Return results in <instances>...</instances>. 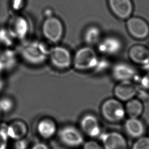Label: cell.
<instances>
[{
	"instance_id": "obj_20",
	"label": "cell",
	"mask_w": 149,
	"mask_h": 149,
	"mask_svg": "<svg viewBox=\"0 0 149 149\" xmlns=\"http://www.w3.org/2000/svg\"><path fill=\"white\" fill-rule=\"evenodd\" d=\"M125 112L130 118H137L143 111V105L137 99H132L127 101L125 106Z\"/></svg>"
},
{
	"instance_id": "obj_31",
	"label": "cell",
	"mask_w": 149,
	"mask_h": 149,
	"mask_svg": "<svg viewBox=\"0 0 149 149\" xmlns=\"http://www.w3.org/2000/svg\"><path fill=\"white\" fill-rule=\"evenodd\" d=\"M31 149H50L49 145L42 142H38L33 145Z\"/></svg>"
},
{
	"instance_id": "obj_6",
	"label": "cell",
	"mask_w": 149,
	"mask_h": 149,
	"mask_svg": "<svg viewBox=\"0 0 149 149\" xmlns=\"http://www.w3.org/2000/svg\"><path fill=\"white\" fill-rule=\"evenodd\" d=\"M58 137L60 141L67 147H79L85 143L82 132L71 125H67L60 129Z\"/></svg>"
},
{
	"instance_id": "obj_14",
	"label": "cell",
	"mask_w": 149,
	"mask_h": 149,
	"mask_svg": "<svg viewBox=\"0 0 149 149\" xmlns=\"http://www.w3.org/2000/svg\"><path fill=\"white\" fill-rule=\"evenodd\" d=\"M113 78L119 82L131 81L135 76L136 72L132 65L125 62L116 63L111 70Z\"/></svg>"
},
{
	"instance_id": "obj_16",
	"label": "cell",
	"mask_w": 149,
	"mask_h": 149,
	"mask_svg": "<svg viewBox=\"0 0 149 149\" xmlns=\"http://www.w3.org/2000/svg\"><path fill=\"white\" fill-rule=\"evenodd\" d=\"M11 139L18 141L24 138L28 132V127L24 122L17 120L8 126L5 132Z\"/></svg>"
},
{
	"instance_id": "obj_7",
	"label": "cell",
	"mask_w": 149,
	"mask_h": 149,
	"mask_svg": "<svg viewBox=\"0 0 149 149\" xmlns=\"http://www.w3.org/2000/svg\"><path fill=\"white\" fill-rule=\"evenodd\" d=\"M7 28L15 40H23L26 38L29 31V24L26 18L17 14L9 20Z\"/></svg>"
},
{
	"instance_id": "obj_33",
	"label": "cell",
	"mask_w": 149,
	"mask_h": 149,
	"mask_svg": "<svg viewBox=\"0 0 149 149\" xmlns=\"http://www.w3.org/2000/svg\"><path fill=\"white\" fill-rule=\"evenodd\" d=\"M6 70L4 63H3L2 60L0 59V73H2L3 71Z\"/></svg>"
},
{
	"instance_id": "obj_9",
	"label": "cell",
	"mask_w": 149,
	"mask_h": 149,
	"mask_svg": "<svg viewBox=\"0 0 149 149\" xmlns=\"http://www.w3.org/2000/svg\"><path fill=\"white\" fill-rule=\"evenodd\" d=\"M99 138L104 149H128L126 139L118 132L101 133Z\"/></svg>"
},
{
	"instance_id": "obj_19",
	"label": "cell",
	"mask_w": 149,
	"mask_h": 149,
	"mask_svg": "<svg viewBox=\"0 0 149 149\" xmlns=\"http://www.w3.org/2000/svg\"><path fill=\"white\" fill-rule=\"evenodd\" d=\"M83 38L88 46L97 44L101 39V31L99 27L91 25L86 29Z\"/></svg>"
},
{
	"instance_id": "obj_12",
	"label": "cell",
	"mask_w": 149,
	"mask_h": 149,
	"mask_svg": "<svg viewBox=\"0 0 149 149\" xmlns=\"http://www.w3.org/2000/svg\"><path fill=\"white\" fill-rule=\"evenodd\" d=\"M81 131L91 138L99 137L101 134V129L97 117L90 113L84 115L80 121Z\"/></svg>"
},
{
	"instance_id": "obj_22",
	"label": "cell",
	"mask_w": 149,
	"mask_h": 149,
	"mask_svg": "<svg viewBox=\"0 0 149 149\" xmlns=\"http://www.w3.org/2000/svg\"><path fill=\"white\" fill-rule=\"evenodd\" d=\"M15 39L10 34L7 27H0V45L5 48H12Z\"/></svg>"
},
{
	"instance_id": "obj_34",
	"label": "cell",
	"mask_w": 149,
	"mask_h": 149,
	"mask_svg": "<svg viewBox=\"0 0 149 149\" xmlns=\"http://www.w3.org/2000/svg\"><path fill=\"white\" fill-rule=\"evenodd\" d=\"M1 109H0V118H1Z\"/></svg>"
},
{
	"instance_id": "obj_2",
	"label": "cell",
	"mask_w": 149,
	"mask_h": 149,
	"mask_svg": "<svg viewBox=\"0 0 149 149\" xmlns=\"http://www.w3.org/2000/svg\"><path fill=\"white\" fill-rule=\"evenodd\" d=\"M98 60L99 58L93 48L83 46L79 48L73 56L72 65L77 71L94 70Z\"/></svg>"
},
{
	"instance_id": "obj_21",
	"label": "cell",
	"mask_w": 149,
	"mask_h": 149,
	"mask_svg": "<svg viewBox=\"0 0 149 149\" xmlns=\"http://www.w3.org/2000/svg\"><path fill=\"white\" fill-rule=\"evenodd\" d=\"M18 53L12 48H5L0 54V59L4 63L6 70L15 67L17 61Z\"/></svg>"
},
{
	"instance_id": "obj_26",
	"label": "cell",
	"mask_w": 149,
	"mask_h": 149,
	"mask_svg": "<svg viewBox=\"0 0 149 149\" xmlns=\"http://www.w3.org/2000/svg\"><path fill=\"white\" fill-rule=\"evenodd\" d=\"M83 145V149H104L101 143L94 140L86 141Z\"/></svg>"
},
{
	"instance_id": "obj_5",
	"label": "cell",
	"mask_w": 149,
	"mask_h": 149,
	"mask_svg": "<svg viewBox=\"0 0 149 149\" xmlns=\"http://www.w3.org/2000/svg\"><path fill=\"white\" fill-rule=\"evenodd\" d=\"M49 59L52 67L58 70H66L72 65L70 51L62 46H56L49 50Z\"/></svg>"
},
{
	"instance_id": "obj_3",
	"label": "cell",
	"mask_w": 149,
	"mask_h": 149,
	"mask_svg": "<svg viewBox=\"0 0 149 149\" xmlns=\"http://www.w3.org/2000/svg\"><path fill=\"white\" fill-rule=\"evenodd\" d=\"M101 113L106 121L111 123L120 122L126 115L125 107L116 98L107 99L101 106Z\"/></svg>"
},
{
	"instance_id": "obj_28",
	"label": "cell",
	"mask_w": 149,
	"mask_h": 149,
	"mask_svg": "<svg viewBox=\"0 0 149 149\" xmlns=\"http://www.w3.org/2000/svg\"><path fill=\"white\" fill-rule=\"evenodd\" d=\"M8 138L6 132L0 130V149H7Z\"/></svg>"
},
{
	"instance_id": "obj_35",
	"label": "cell",
	"mask_w": 149,
	"mask_h": 149,
	"mask_svg": "<svg viewBox=\"0 0 149 149\" xmlns=\"http://www.w3.org/2000/svg\"></svg>"
},
{
	"instance_id": "obj_30",
	"label": "cell",
	"mask_w": 149,
	"mask_h": 149,
	"mask_svg": "<svg viewBox=\"0 0 149 149\" xmlns=\"http://www.w3.org/2000/svg\"><path fill=\"white\" fill-rule=\"evenodd\" d=\"M28 147V142L24 141V139H20L17 141V143H16V149H26Z\"/></svg>"
},
{
	"instance_id": "obj_10",
	"label": "cell",
	"mask_w": 149,
	"mask_h": 149,
	"mask_svg": "<svg viewBox=\"0 0 149 149\" xmlns=\"http://www.w3.org/2000/svg\"><path fill=\"white\" fill-rule=\"evenodd\" d=\"M107 2L111 12L119 19L127 20L133 13L132 0H107Z\"/></svg>"
},
{
	"instance_id": "obj_4",
	"label": "cell",
	"mask_w": 149,
	"mask_h": 149,
	"mask_svg": "<svg viewBox=\"0 0 149 149\" xmlns=\"http://www.w3.org/2000/svg\"><path fill=\"white\" fill-rule=\"evenodd\" d=\"M42 32L47 40L53 44H57L63 37L64 26L60 18L50 16L47 18L43 22Z\"/></svg>"
},
{
	"instance_id": "obj_1",
	"label": "cell",
	"mask_w": 149,
	"mask_h": 149,
	"mask_svg": "<svg viewBox=\"0 0 149 149\" xmlns=\"http://www.w3.org/2000/svg\"><path fill=\"white\" fill-rule=\"evenodd\" d=\"M49 49L46 44L39 40H31L20 46L18 55L27 64L38 66L49 59Z\"/></svg>"
},
{
	"instance_id": "obj_25",
	"label": "cell",
	"mask_w": 149,
	"mask_h": 149,
	"mask_svg": "<svg viewBox=\"0 0 149 149\" xmlns=\"http://www.w3.org/2000/svg\"><path fill=\"white\" fill-rule=\"evenodd\" d=\"M13 103L10 99L4 98L0 100V109L1 111H9L12 109Z\"/></svg>"
},
{
	"instance_id": "obj_32",
	"label": "cell",
	"mask_w": 149,
	"mask_h": 149,
	"mask_svg": "<svg viewBox=\"0 0 149 149\" xmlns=\"http://www.w3.org/2000/svg\"><path fill=\"white\" fill-rule=\"evenodd\" d=\"M45 14L47 18H49L50 16H52V11L49 9H47V10L45 11Z\"/></svg>"
},
{
	"instance_id": "obj_17",
	"label": "cell",
	"mask_w": 149,
	"mask_h": 149,
	"mask_svg": "<svg viewBox=\"0 0 149 149\" xmlns=\"http://www.w3.org/2000/svg\"><path fill=\"white\" fill-rule=\"evenodd\" d=\"M37 131L39 135L43 139H50L57 132V126L54 120L49 118H44L39 121Z\"/></svg>"
},
{
	"instance_id": "obj_29",
	"label": "cell",
	"mask_w": 149,
	"mask_h": 149,
	"mask_svg": "<svg viewBox=\"0 0 149 149\" xmlns=\"http://www.w3.org/2000/svg\"><path fill=\"white\" fill-rule=\"evenodd\" d=\"M141 84L144 89L149 91V71L141 79Z\"/></svg>"
},
{
	"instance_id": "obj_27",
	"label": "cell",
	"mask_w": 149,
	"mask_h": 149,
	"mask_svg": "<svg viewBox=\"0 0 149 149\" xmlns=\"http://www.w3.org/2000/svg\"><path fill=\"white\" fill-rule=\"evenodd\" d=\"M24 0H11V7L14 11H19L24 6Z\"/></svg>"
},
{
	"instance_id": "obj_18",
	"label": "cell",
	"mask_w": 149,
	"mask_h": 149,
	"mask_svg": "<svg viewBox=\"0 0 149 149\" xmlns=\"http://www.w3.org/2000/svg\"><path fill=\"white\" fill-rule=\"evenodd\" d=\"M126 133L130 137L137 138L141 137L144 133L143 123L137 118H130L127 119L124 124Z\"/></svg>"
},
{
	"instance_id": "obj_15",
	"label": "cell",
	"mask_w": 149,
	"mask_h": 149,
	"mask_svg": "<svg viewBox=\"0 0 149 149\" xmlns=\"http://www.w3.org/2000/svg\"><path fill=\"white\" fill-rule=\"evenodd\" d=\"M128 56L132 63L143 67L149 63V48L141 44H135L129 49Z\"/></svg>"
},
{
	"instance_id": "obj_8",
	"label": "cell",
	"mask_w": 149,
	"mask_h": 149,
	"mask_svg": "<svg viewBox=\"0 0 149 149\" xmlns=\"http://www.w3.org/2000/svg\"><path fill=\"white\" fill-rule=\"evenodd\" d=\"M127 31L131 37L138 40H143L149 36V24L143 18L132 16L127 19Z\"/></svg>"
},
{
	"instance_id": "obj_11",
	"label": "cell",
	"mask_w": 149,
	"mask_h": 149,
	"mask_svg": "<svg viewBox=\"0 0 149 149\" xmlns=\"http://www.w3.org/2000/svg\"><path fill=\"white\" fill-rule=\"evenodd\" d=\"M98 45V50L107 56H115L119 54L123 48V42L118 37L109 35L101 39Z\"/></svg>"
},
{
	"instance_id": "obj_24",
	"label": "cell",
	"mask_w": 149,
	"mask_h": 149,
	"mask_svg": "<svg viewBox=\"0 0 149 149\" xmlns=\"http://www.w3.org/2000/svg\"><path fill=\"white\" fill-rule=\"evenodd\" d=\"M109 67V63L107 59H100L99 58V60L97 63V66L95 67L94 71L97 73H101L106 70L108 69Z\"/></svg>"
},
{
	"instance_id": "obj_23",
	"label": "cell",
	"mask_w": 149,
	"mask_h": 149,
	"mask_svg": "<svg viewBox=\"0 0 149 149\" xmlns=\"http://www.w3.org/2000/svg\"><path fill=\"white\" fill-rule=\"evenodd\" d=\"M132 149H149V138L139 137L133 144Z\"/></svg>"
},
{
	"instance_id": "obj_13",
	"label": "cell",
	"mask_w": 149,
	"mask_h": 149,
	"mask_svg": "<svg viewBox=\"0 0 149 149\" xmlns=\"http://www.w3.org/2000/svg\"><path fill=\"white\" fill-rule=\"evenodd\" d=\"M137 87L131 81L119 82L113 89L116 99L121 102H127L133 98L137 93Z\"/></svg>"
}]
</instances>
